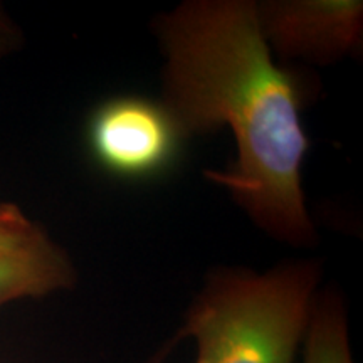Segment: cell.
Instances as JSON below:
<instances>
[{"mask_svg": "<svg viewBox=\"0 0 363 363\" xmlns=\"http://www.w3.org/2000/svg\"><path fill=\"white\" fill-rule=\"evenodd\" d=\"M160 103L184 140L233 133L235 157L207 180L224 189L261 233L313 247L318 230L303 190L310 150L301 83L262 38L254 0H185L160 13Z\"/></svg>", "mask_w": 363, "mask_h": 363, "instance_id": "6da1fadb", "label": "cell"}, {"mask_svg": "<svg viewBox=\"0 0 363 363\" xmlns=\"http://www.w3.org/2000/svg\"><path fill=\"white\" fill-rule=\"evenodd\" d=\"M323 264L286 259L257 272L211 271L177 331L195 343V363H294L320 294Z\"/></svg>", "mask_w": 363, "mask_h": 363, "instance_id": "7a4b0ae2", "label": "cell"}, {"mask_svg": "<svg viewBox=\"0 0 363 363\" xmlns=\"http://www.w3.org/2000/svg\"><path fill=\"white\" fill-rule=\"evenodd\" d=\"M184 143L160 99H106L94 108L86 125L91 158L116 179L147 180L163 174L174 165Z\"/></svg>", "mask_w": 363, "mask_h": 363, "instance_id": "3957f363", "label": "cell"}, {"mask_svg": "<svg viewBox=\"0 0 363 363\" xmlns=\"http://www.w3.org/2000/svg\"><path fill=\"white\" fill-rule=\"evenodd\" d=\"M256 16L274 57L330 66L362 51V0H262Z\"/></svg>", "mask_w": 363, "mask_h": 363, "instance_id": "277c9868", "label": "cell"}, {"mask_svg": "<svg viewBox=\"0 0 363 363\" xmlns=\"http://www.w3.org/2000/svg\"><path fill=\"white\" fill-rule=\"evenodd\" d=\"M76 283L78 271L69 254L44 230L22 246L0 249V308L67 291Z\"/></svg>", "mask_w": 363, "mask_h": 363, "instance_id": "5b68a950", "label": "cell"}, {"mask_svg": "<svg viewBox=\"0 0 363 363\" xmlns=\"http://www.w3.org/2000/svg\"><path fill=\"white\" fill-rule=\"evenodd\" d=\"M303 363H355L347 305L337 289H320L303 342Z\"/></svg>", "mask_w": 363, "mask_h": 363, "instance_id": "8992f818", "label": "cell"}, {"mask_svg": "<svg viewBox=\"0 0 363 363\" xmlns=\"http://www.w3.org/2000/svg\"><path fill=\"white\" fill-rule=\"evenodd\" d=\"M34 220L24 214L19 206L0 201V249L22 246L43 233Z\"/></svg>", "mask_w": 363, "mask_h": 363, "instance_id": "52a82bcc", "label": "cell"}, {"mask_svg": "<svg viewBox=\"0 0 363 363\" xmlns=\"http://www.w3.org/2000/svg\"><path fill=\"white\" fill-rule=\"evenodd\" d=\"M24 35H22L21 27L16 21L6 12V9L0 7V61L19 51Z\"/></svg>", "mask_w": 363, "mask_h": 363, "instance_id": "ba28073f", "label": "cell"}, {"mask_svg": "<svg viewBox=\"0 0 363 363\" xmlns=\"http://www.w3.org/2000/svg\"><path fill=\"white\" fill-rule=\"evenodd\" d=\"M179 342H180L179 337H177V335H174V337H172L169 342L163 343L162 347L158 348V350L153 353L152 357H148V360L145 362V363H165L167 358L170 357V353L174 352V348L177 347V343H179Z\"/></svg>", "mask_w": 363, "mask_h": 363, "instance_id": "9c48e42d", "label": "cell"}]
</instances>
